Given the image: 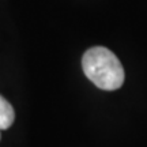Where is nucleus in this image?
<instances>
[{
    "label": "nucleus",
    "mask_w": 147,
    "mask_h": 147,
    "mask_svg": "<svg viewBox=\"0 0 147 147\" xmlns=\"http://www.w3.org/2000/svg\"><path fill=\"white\" fill-rule=\"evenodd\" d=\"M0 138H1V135H0Z\"/></svg>",
    "instance_id": "obj_3"
},
{
    "label": "nucleus",
    "mask_w": 147,
    "mask_h": 147,
    "mask_svg": "<svg viewBox=\"0 0 147 147\" xmlns=\"http://www.w3.org/2000/svg\"><path fill=\"white\" fill-rule=\"evenodd\" d=\"M15 120V110L3 95H0V131L8 129Z\"/></svg>",
    "instance_id": "obj_2"
},
{
    "label": "nucleus",
    "mask_w": 147,
    "mask_h": 147,
    "mask_svg": "<svg viewBox=\"0 0 147 147\" xmlns=\"http://www.w3.org/2000/svg\"><path fill=\"white\" fill-rule=\"evenodd\" d=\"M83 72L93 83L102 90H117L124 83V68L115 53L104 47L86 51L82 57Z\"/></svg>",
    "instance_id": "obj_1"
}]
</instances>
